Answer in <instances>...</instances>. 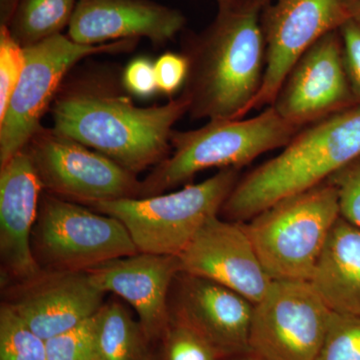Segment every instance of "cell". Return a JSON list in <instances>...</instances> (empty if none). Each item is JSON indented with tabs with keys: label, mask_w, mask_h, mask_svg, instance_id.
<instances>
[{
	"label": "cell",
	"mask_w": 360,
	"mask_h": 360,
	"mask_svg": "<svg viewBox=\"0 0 360 360\" xmlns=\"http://www.w3.org/2000/svg\"><path fill=\"white\" fill-rule=\"evenodd\" d=\"M188 108L182 94L162 105L141 108L108 80L79 78L54 99L52 129L137 175L167 158L175 123Z\"/></svg>",
	"instance_id": "cell-1"
},
{
	"label": "cell",
	"mask_w": 360,
	"mask_h": 360,
	"mask_svg": "<svg viewBox=\"0 0 360 360\" xmlns=\"http://www.w3.org/2000/svg\"><path fill=\"white\" fill-rule=\"evenodd\" d=\"M267 0L219 6L212 25L187 46L189 75L181 94L195 120H239L264 82L266 46L262 25Z\"/></svg>",
	"instance_id": "cell-2"
},
{
	"label": "cell",
	"mask_w": 360,
	"mask_h": 360,
	"mask_svg": "<svg viewBox=\"0 0 360 360\" xmlns=\"http://www.w3.org/2000/svg\"><path fill=\"white\" fill-rule=\"evenodd\" d=\"M360 156V105L300 129L283 153L245 176L232 189L220 213L246 222L277 201L304 193Z\"/></svg>",
	"instance_id": "cell-3"
},
{
	"label": "cell",
	"mask_w": 360,
	"mask_h": 360,
	"mask_svg": "<svg viewBox=\"0 0 360 360\" xmlns=\"http://www.w3.org/2000/svg\"><path fill=\"white\" fill-rule=\"evenodd\" d=\"M300 129L270 105L248 120H212L200 129L174 130V153L142 180L139 198L165 193L210 168L239 169L267 151L284 148Z\"/></svg>",
	"instance_id": "cell-4"
},
{
	"label": "cell",
	"mask_w": 360,
	"mask_h": 360,
	"mask_svg": "<svg viewBox=\"0 0 360 360\" xmlns=\"http://www.w3.org/2000/svg\"><path fill=\"white\" fill-rule=\"evenodd\" d=\"M340 217L335 187L326 181L277 201L243 225L272 281H309Z\"/></svg>",
	"instance_id": "cell-5"
},
{
	"label": "cell",
	"mask_w": 360,
	"mask_h": 360,
	"mask_svg": "<svg viewBox=\"0 0 360 360\" xmlns=\"http://www.w3.org/2000/svg\"><path fill=\"white\" fill-rule=\"evenodd\" d=\"M239 179L238 168H224L174 193L87 206L122 221L139 252L179 257L201 227L219 214Z\"/></svg>",
	"instance_id": "cell-6"
},
{
	"label": "cell",
	"mask_w": 360,
	"mask_h": 360,
	"mask_svg": "<svg viewBox=\"0 0 360 360\" xmlns=\"http://www.w3.org/2000/svg\"><path fill=\"white\" fill-rule=\"evenodd\" d=\"M32 245L41 269L70 271L139 253L122 221L49 193L40 200Z\"/></svg>",
	"instance_id": "cell-7"
},
{
	"label": "cell",
	"mask_w": 360,
	"mask_h": 360,
	"mask_svg": "<svg viewBox=\"0 0 360 360\" xmlns=\"http://www.w3.org/2000/svg\"><path fill=\"white\" fill-rule=\"evenodd\" d=\"M137 41L127 39L84 45L60 33L25 47V70L6 112L0 116V167L32 141L66 75L78 61L94 54L132 51Z\"/></svg>",
	"instance_id": "cell-8"
},
{
	"label": "cell",
	"mask_w": 360,
	"mask_h": 360,
	"mask_svg": "<svg viewBox=\"0 0 360 360\" xmlns=\"http://www.w3.org/2000/svg\"><path fill=\"white\" fill-rule=\"evenodd\" d=\"M49 193L84 205L137 198L141 181L110 158L40 127L25 148Z\"/></svg>",
	"instance_id": "cell-9"
},
{
	"label": "cell",
	"mask_w": 360,
	"mask_h": 360,
	"mask_svg": "<svg viewBox=\"0 0 360 360\" xmlns=\"http://www.w3.org/2000/svg\"><path fill=\"white\" fill-rule=\"evenodd\" d=\"M331 314L309 281H274L255 305L250 354L262 360H316Z\"/></svg>",
	"instance_id": "cell-10"
},
{
	"label": "cell",
	"mask_w": 360,
	"mask_h": 360,
	"mask_svg": "<svg viewBox=\"0 0 360 360\" xmlns=\"http://www.w3.org/2000/svg\"><path fill=\"white\" fill-rule=\"evenodd\" d=\"M347 20L342 0H267L262 13L266 66L262 89L248 112L271 105L300 56Z\"/></svg>",
	"instance_id": "cell-11"
},
{
	"label": "cell",
	"mask_w": 360,
	"mask_h": 360,
	"mask_svg": "<svg viewBox=\"0 0 360 360\" xmlns=\"http://www.w3.org/2000/svg\"><path fill=\"white\" fill-rule=\"evenodd\" d=\"M355 105L340 30L322 37L300 56L271 104L285 122L300 129Z\"/></svg>",
	"instance_id": "cell-12"
},
{
	"label": "cell",
	"mask_w": 360,
	"mask_h": 360,
	"mask_svg": "<svg viewBox=\"0 0 360 360\" xmlns=\"http://www.w3.org/2000/svg\"><path fill=\"white\" fill-rule=\"evenodd\" d=\"M105 295L87 271L42 269L14 283L4 303L47 340L96 315Z\"/></svg>",
	"instance_id": "cell-13"
},
{
	"label": "cell",
	"mask_w": 360,
	"mask_h": 360,
	"mask_svg": "<svg viewBox=\"0 0 360 360\" xmlns=\"http://www.w3.org/2000/svg\"><path fill=\"white\" fill-rule=\"evenodd\" d=\"M180 274L210 279L253 303L264 297L272 279L265 271L243 222L212 217L179 255Z\"/></svg>",
	"instance_id": "cell-14"
},
{
	"label": "cell",
	"mask_w": 360,
	"mask_h": 360,
	"mask_svg": "<svg viewBox=\"0 0 360 360\" xmlns=\"http://www.w3.org/2000/svg\"><path fill=\"white\" fill-rule=\"evenodd\" d=\"M170 317L202 335L220 356L250 354L255 303L221 284L191 274L177 276Z\"/></svg>",
	"instance_id": "cell-15"
},
{
	"label": "cell",
	"mask_w": 360,
	"mask_h": 360,
	"mask_svg": "<svg viewBox=\"0 0 360 360\" xmlns=\"http://www.w3.org/2000/svg\"><path fill=\"white\" fill-rule=\"evenodd\" d=\"M44 189L25 148L0 167V257L8 281L30 279L42 269L32 238Z\"/></svg>",
	"instance_id": "cell-16"
},
{
	"label": "cell",
	"mask_w": 360,
	"mask_h": 360,
	"mask_svg": "<svg viewBox=\"0 0 360 360\" xmlns=\"http://www.w3.org/2000/svg\"><path fill=\"white\" fill-rule=\"evenodd\" d=\"M86 271L99 290L134 307L149 340L165 335L170 319L168 295L180 274L179 257L139 252Z\"/></svg>",
	"instance_id": "cell-17"
},
{
	"label": "cell",
	"mask_w": 360,
	"mask_h": 360,
	"mask_svg": "<svg viewBox=\"0 0 360 360\" xmlns=\"http://www.w3.org/2000/svg\"><path fill=\"white\" fill-rule=\"evenodd\" d=\"M186 22L177 9L151 0H79L68 37L84 45L141 37L162 45L174 39Z\"/></svg>",
	"instance_id": "cell-18"
},
{
	"label": "cell",
	"mask_w": 360,
	"mask_h": 360,
	"mask_svg": "<svg viewBox=\"0 0 360 360\" xmlns=\"http://www.w3.org/2000/svg\"><path fill=\"white\" fill-rule=\"evenodd\" d=\"M309 283L331 311L360 316V227L336 220Z\"/></svg>",
	"instance_id": "cell-19"
},
{
	"label": "cell",
	"mask_w": 360,
	"mask_h": 360,
	"mask_svg": "<svg viewBox=\"0 0 360 360\" xmlns=\"http://www.w3.org/2000/svg\"><path fill=\"white\" fill-rule=\"evenodd\" d=\"M99 345L103 360H151L149 340L139 321L120 302L99 310Z\"/></svg>",
	"instance_id": "cell-20"
},
{
	"label": "cell",
	"mask_w": 360,
	"mask_h": 360,
	"mask_svg": "<svg viewBox=\"0 0 360 360\" xmlns=\"http://www.w3.org/2000/svg\"><path fill=\"white\" fill-rule=\"evenodd\" d=\"M79 0H20L8 28L23 47L60 34Z\"/></svg>",
	"instance_id": "cell-21"
},
{
	"label": "cell",
	"mask_w": 360,
	"mask_h": 360,
	"mask_svg": "<svg viewBox=\"0 0 360 360\" xmlns=\"http://www.w3.org/2000/svg\"><path fill=\"white\" fill-rule=\"evenodd\" d=\"M0 360H49L46 340L6 303L0 307Z\"/></svg>",
	"instance_id": "cell-22"
},
{
	"label": "cell",
	"mask_w": 360,
	"mask_h": 360,
	"mask_svg": "<svg viewBox=\"0 0 360 360\" xmlns=\"http://www.w3.org/2000/svg\"><path fill=\"white\" fill-rule=\"evenodd\" d=\"M98 312L75 328L47 340L49 360H103L99 345Z\"/></svg>",
	"instance_id": "cell-23"
},
{
	"label": "cell",
	"mask_w": 360,
	"mask_h": 360,
	"mask_svg": "<svg viewBox=\"0 0 360 360\" xmlns=\"http://www.w3.org/2000/svg\"><path fill=\"white\" fill-rule=\"evenodd\" d=\"M316 360H360V316L333 312Z\"/></svg>",
	"instance_id": "cell-24"
},
{
	"label": "cell",
	"mask_w": 360,
	"mask_h": 360,
	"mask_svg": "<svg viewBox=\"0 0 360 360\" xmlns=\"http://www.w3.org/2000/svg\"><path fill=\"white\" fill-rule=\"evenodd\" d=\"M163 336L165 360H224L202 335L174 317Z\"/></svg>",
	"instance_id": "cell-25"
},
{
	"label": "cell",
	"mask_w": 360,
	"mask_h": 360,
	"mask_svg": "<svg viewBox=\"0 0 360 360\" xmlns=\"http://www.w3.org/2000/svg\"><path fill=\"white\" fill-rule=\"evenodd\" d=\"M25 60V47L14 39L8 26L0 25V116L18 87Z\"/></svg>",
	"instance_id": "cell-26"
},
{
	"label": "cell",
	"mask_w": 360,
	"mask_h": 360,
	"mask_svg": "<svg viewBox=\"0 0 360 360\" xmlns=\"http://www.w3.org/2000/svg\"><path fill=\"white\" fill-rule=\"evenodd\" d=\"M338 193L340 217L360 227V156L329 177Z\"/></svg>",
	"instance_id": "cell-27"
},
{
	"label": "cell",
	"mask_w": 360,
	"mask_h": 360,
	"mask_svg": "<svg viewBox=\"0 0 360 360\" xmlns=\"http://www.w3.org/2000/svg\"><path fill=\"white\" fill-rule=\"evenodd\" d=\"M158 92L174 96L184 89L189 75V60L186 53L165 52L155 63Z\"/></svg>",
	"instance_id": "cell-28"
},
{
	"label": "cell",
	"mask_w": 360,
	"mask_h": 360,
	"mask_svg": "<svg viewBox=\"0 0 360 360\" xmlns=\"http://www.w3.org/2000/svg\"><path fill=\"white\" fill-rule=\"evenodd\" d=\"M343 65L350 87L360 105V26L348 20L340 26Z\"/></svg>",
	"instance_id": "cell-29"
},
{
	"label": "cell",
	"mask_w": 360,
	"mask_h": 360,
	"mask_svg": "<svg viewBox=\"0 0 360 360\" xmlns=\"http://www.w3.org/2000/svg\"><path fill=\"white\" fill-rule=\"evenodd\" d=\"M122 87L132 96L149 98L158 92L155 63L141 56L125 66L122 77Z\"/></svg>",
	"instance_id": "cell-30"
},
{
	"label": "cell",
	"mask_w": 360,
	"mask_h": 360,
	"mask_svg": "<svg viewBox=\"0 0 360 360\" xmlns=\"http://www.w3.org/2000/svg\"><path fill=\"white\" fill-rule=\"evenodd\" d=\"M20 0H0V23L8 25Z\"/></svg>",
	"instance_id": "cell-31"
},
{
	"label": "cell",
	"mask_w": 360,
	"mask_h": 360,
	"mask_svg": "<svg viewBox=\"0 0 360 360\" xmlns=\"http://www.w3.org/2000/svg\"><path fill=\"white\" fill-rule=\"evenodd\" d=\"M348 20L360 26V0H342Z\"/></svg>",
	"instance_id": "cell-32"
},
{
	"label": "cell",
	"mask_w": 360,
	"mask_h": 360,
	"mask_svg": "<svg viewBox=\"0 0 360 360\" xmlns=\"http://www.w3.org/2000/svg\"><path fill=\"white\" fill-rule=\"evenodd\" d=\"M227 360H262V359H257V356H255V355H252V354H245V355H241V356L232 357V359H229Z\"/></svg>",
	"instance_id": "cell-33"
},
{
	"label": "cell",
	"mask_w": 360,
	"mask_h": 360,
	"mask_svg": "<svg viewBox=\"0 0 360 360\" xmlns=\"http://www.w3.org/2000/svg\"><path fill=\"white\" fill-rule=\"evenodd\" d=\"M219 6H222V4H231V2L236 1V0H217Z\"/></svg>",
	"instance_id": "cell-34"
}]
</instances>
